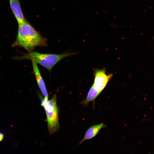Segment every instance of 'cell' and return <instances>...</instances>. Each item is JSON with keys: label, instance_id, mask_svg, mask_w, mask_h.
<instances>
[{"label": "cell", "instance_id": "6da1fadb", "mask_svg": "<svg viewBox=\"0 0 154 154\" xmlns=\"http://www.w3.org/2000/svg\"><path fill=\"white\" fill-rule=\"evenodd\" d=\"M47 40L27 21L19 25L17 38L12 46L21 47L31 52L37 46H47Z\"/></svg>", "mask_w": 154, "mask_h": 154}, {"label": "cell", "instance_id": "7a4b0ae2", "mask_svg": "<svg viewBox=\"0 0 154 154\" xmlns=\"http://www.w3.org/2000/svg\"><path fill=\"white\" fill-rule=\"evenodd\" d=\"M76 53L67 52L60 54H44L35 51L28 52L16 58L18 59H27L35 62L50 71L59 61L64 58L74 55Z\"/></svg>", "mask_w": 154, "mask_h": 154}, {"label": "cell", "instance_id": "3957f363", "mask_svg": "<svg viewBox=\"0 0 154 154\" xmlns=\"http://www.w3.org/2000/svg\"><path fill=\"white\" fill-rule=\"evenodd\" d=\"M56 96L54 94L48 100L43 107L46 116L48 130L50 134L54 133L59 128L58 121L59 110L56 103Z\"/></svg>", "mask_w": 154, "mask_h": 154}, {"label": "cell", "instance_id": "277c9868", "mask_svg": "<svg viewBox=\"0 0 154 154\" xmlns=\"http://www.w3.org/2000/svg\"><path fill=\"white\" fill-rule=\"evenodd\" d=\"M105 68L96 69L94 71V79L92 85L97 90L102 92L113 76L112 74H107Z\"/></svg>", "mask_w": 154, "mask_h": 154}, {"label": "cell", "instance_id": "5b68a950", "mask_svg": "<svg viewBox=\"0 0 154 154\" xmlns=\"http://www.w3.org/2000/svg\"><path fill=\"white\" fill-rule=\"evenodd\" d=\"M11 8L18 25L27 21L22 12L19 0H9Z\"/></svg>", "mask_w": 154, "mask_h": 154}, {"label": "cell", "instance_id": "8992f818", "mask_svg": "<svg viewBox=\"0 0 154 154\" xmlns=\"http://www.w3.org/2000/svg\"><path fill=\"white\" fill-rule=\"evenodd\" d=\"M34 72L38 86L45 98L48 99V94L46 85L40 74L38 66L35 62L32 61Z\"/></svg>", "mask_w": 154, "mask_h": 154}, {"label": "cell", "instance_id": "52a82bcc", "mask_svg": "<svg viewBox=\"0 0 154 154\" xmlns=\"http://www.w3.org/2000/svg\"><path fill=\"white\" fill-rule=\"evenodd\" d=\"M106 126V125L103 123L93 125L90 126L86 131L84 138L79 143V145L86 140L90 139L95 137L102 128Z\"/></svg>", "mask_w": 154, "mask_h": 154}, {"label": "cell", "instance_id": "ba28073f", "mask_svg": "<svg viewBox=\"0 0 154 154\" xmlns=\"http://www.w3.org/2000/svg\"><path fill=\"white\" fill-rule=\"evenodd\" d=\"M101 92L96 89L92 85L90 88L86 98L80 102L83 106H87L88 103L92 102L93 108H94L95 101Z\"/></svg>", "mask_w": 154, "mask_h": 154}, {"label": "cell", "instance_id": "9c48e42d", "mask_svg": "<svg viewBox=\"0 0 154 154\" xmlns=\"http://www.w3.org/2000/svg\"><path fill=\"white\" fill-rule=\"evenodd\" d=\"M48 99L46 98H44L42 100L41 105L42 106L44 107L47 103L48 100Z\"/></svg>", "mask_w": 154, "mask_h": 154}, {"label": "cell", "instance_id": "30bf717a", "mask_svg": "<svg viewBox=\"0 0 154 154\" xmlns=\"http://www.w3.org/2000/svg\"><path fill=\"white\" fill-rule=\"evenodd\" d=\"M4 135L2 132H0V142H1L3 139Z\"/></svg>", "mask_w": 154, "mask_h": 154}, {"label": "cell", "instance_id": "8fae6325", "mask_svg": "<svg viewBox=\"0 0 154 154\" xmlns=\"http://www.w3.org/2000/svg\"><path fill=\"white\" fill-rule=\"evenodd\" d=\"M153 38H154V37H153Z\"/></svg>", "mask_w": 154, "mask_h": 154}]
</instances>
